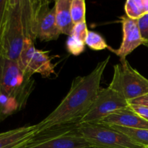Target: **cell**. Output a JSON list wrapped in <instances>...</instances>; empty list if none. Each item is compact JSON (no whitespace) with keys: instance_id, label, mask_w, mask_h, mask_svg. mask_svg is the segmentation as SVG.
I'll use <instances>...</instances> for the list:
<instances>
[{"instance_id":"8","label":"cell","mask_w":148,"mask_h":148,"mask_svg":"<svg viewBox=\"0 0 148 148\" xmlns=\"http://www.w3.org/2000/svg\"><path fill=\"white\" fill-rule=\"evenodd\" d=\"M17 62L22 70L30 76L40 74L43 77H49L55 73L56 65L52 63L49 52L36 49L30 41L24 42Z\"/></svg>"},{"instance_id":"14","label":"cell","mask_w":148,"mask_h":148,"mask_svg":"<svg viewBox=\"0 0 148 148\" xmlns=\"http://www.w3.org/2000/svg\"><path fill=\"white\" fill-rule=\"evenodd\" d=\"M124 10L127 17L138 20L148 14V0H127L124 5Z\"/></svg>"},{"instance_id":"12","label":"cell","mask_w":148,"mask_h":148,"mask_svg":"<svg viewBox=\"0 0 148 148\" xmlns=\"http://www.w3.org/2000/svg\"><path fill=\"white\" fill-rule=\"evenodd\" d=\"M38 132L37 124L26 125L0 133V148H14Z\"/></svg>"},{"instance_id":"7","label":"cell","mask_w":148,"mask_h":148,"mask_svg":"<svg viewBox=\"0 0 148 148\" xmlns=\"http://www.w3.org/2000/svg\"><path fill=\"white\" fill-rule=\"evenodd\" d=\"M129 107V102L120 94L108 87L100 88L89 111L78 124L98 123L111 114Z\"/></svg>"},{"instance_id":"10","label":"cell","mask_w":148,"mask_h":148,"mask_svg":"<svg viewBox=\"0 0 148 148\" xmlns=\"http://www.w3.org/2000/svg\"><path fill=\"white\" fill-rule=\"evenodd\" d=\"M50 1H43L37 27V39L40 41L57 40L62 34L56 25L55 8H50Z\"/></svg>"},{"instance_id":"2","label":"cell","mask_w":148,"mask_h":148,"mask_svg":"<svg viewBox=\"0 0 148 148\" xmlns=\"http://www.w3.org/2000/svg\"><path fill=\"white\" fill-rule=\"evenodd\" d=\"M43 0H7L0 37V51L17 61L25 41L36 43L39 14Z\"/></svg>"},{"instance_id":"13","label":"cell","mask_w":148,"mask_h":148,"mask_svg":"<svg viewBox=\"0 0 148 148\" xmlns=\"http://www.w3.org/2000/svg\"><path fill=\"white\" fill-rule=\"evenodd\" d=\"M72 0L55 1V17L56 22L61 33L69 36L74 27L70 12Z\"/></svg>"},{"instance_id":"17","label":"cell","mask_w":148,"mask_h":148,"mask_svg":"<svg viewBox=\"0 0 148 148\" xmlns=\"http://www.w3.org/2000/svg\"><path fill=\"white\" fill-rule=\"evenodd\" d=\"M70 12L73 24L86 21V4L84 0H72Z\"/></svg>"},{"instance_id":"19","label":"cell","mask_w":148,"mask_h":148,"mask_svg":"<svg viewBox=\"0 0 148 148\" xmlns=\"http://www.w3.org/2000/svg\"><path fill=\"white\" fill-rule=\"evenodd\" d=\"M66 49L68 52L74 56H78L84 51L85 43L83 40L77 38L73 36H68L66 42Z\"/></svg>"},{"instance_id":"24","label":"cell","mask_w":148,"mask_h":148,"mask_svg":"<svg viewBox=\"0 0 148 148\" xmlns=\"http://www.w3.org/2000/svg\"><path fill=\"white\" fill-rule=\"evenodd\" d=\"M129 104H137V105H141L143 106L147 107L148 108V94L145 95L143 96L137 98L132 101H129Z\"/></svg>"},{"instance_id":"21","label":"cell","mask_w":148,"mask_h":148,"mask_svg":"<svg viewBox=\"0 0 148 148\" xmlns=\"http://www.w3.org/2000/svg\"><path fill=\"white\" fill-rule=\"evenodd\" d=\"M140 34L143 40V45L148 48V14L137 20Z\"/></svg>"},{"instance_id":"23","label":"cell","mask_w":148,"mask_h":148,"mask_svg":"<svg viewBox=\"0 0 148 148\" xmlns=\"http://www.w3.org/2000/svg\"><path fill=\"white\" fill-rule=\"evenodd\" d=\"M7 4V0H0V37H1V30H2L4 20H5Z\"/></svg>"},{"instance_id":"11","label":"cell","mask_w":148,"mask_h":148,"mask_svg":"<svg viewBox=\"0 0 148 148\" xmlns=\"http://www.w3.org/2000/svg\"><path fill=\"white\" fill-rule=\"evenodd\" d=\"M98 123L125 128L148 130V121L141 118L130 107L111 114Z\"/></svg>"},{"instance_id":"4","label":"cell","mask_w":148,"mask_h":148,"mask_svg":"<svg viewBox=\"0 0 148 148\" xmlns=\"http://www.w3.org/2000/svg\"><path fill=\"white\" fill-rule=\"evenodd\" d=\"M78 124L52 127L37 133L14 148H90Z\"/></svg>"},{"instance_id":"5","label":"cell","mask_w":148,"mask_h":148,"mask_svg":"<svg viewBox=\"0 0 148 148\" xmlns=\"http://www.w3.org/2000/svg\"><path fill=\"white\" fill-rule=\"evenodd\" d=\"M108 87L129 102L148 94V79L126 60L114 65L112 79Z\"/></svg>"},{"instance_id":"16","label":"cell","mask_w":148,"mask_h":148,"mask_svg":"<svg viewBox=\"0 0 148 148\" xmlns=\"http://www.w3.org/2000/svg\"><path fill=\"white\" fill-rule=\"evenodd\" d=\"M20 110V105L14 98L0 94V122Z\"/></svg>"},{"instance_id":"25","label":"cell","mask_w":148,"mask_h":148,"mask_svg":"<svg viewBox=\"0 0 148 148\" xmlns=\"http://www.w3.org/2000/svg\"><path fill=\"white\" fill-rule=\"evenodd\" d=\"M90 148H96V147H90Z\"/></svg>"},{"instance_id":"26","label":"cell","mask_w":148,"mask_h":148,"mask_svg":"<svg viewBox=\"0 0 148 148\" xmlns=\"http://www.w3.org/2000/svg\"><path fill=\"white\" fill-rule=\"evenodd\" d=\"M143 148H148V147H143Z\"/></svg>"},{"instance_id":"3","label":"cell","mask_w":148,"mask_h":148,"mask_svg":"<svg viewBox=\"0 0 148 148\" xmlns=\"http://www.w3.org/2000/svg\"><path fill=\"white\" fill-rule=\"evenodd\" d=\"M34 88L32 76L22 70L17 61L9 59L0 51V94L14 98L22 110Z\"/></svg>"},{"instance_id":"22","label":"cell","mask_w":148,"mask_h":148,"mask_svg":"<svg viewBox=\"0 0 148 148\" xmlns=\"http://www.w3.org/2000/svg\"><path fill=\"white\" fill-rule=\"evenodd\" d=\"M129 107L134 112L138 114L141 118L148 121V108L147 107L141 105H137V104H129Z\"/></svg>"},{"instance_id":"15","label":"cell","mask_w":148,"mask_h":148,"mask_svg":"<svg viewBox=\"0 0 148 148\" xmlns=\"http://www.w3.org/2000/svg\"><path fill=\"white\" fill-rule=\"evenodd\" d=\"M111 127L127 135L137 145L143 148L148 147V130L125 128V127H116V126H111Z\"/></svg>"},{"instance_id":"20","label":"cell","mask_w":148,"mask_h":148,"mask_svg":"<svg viewBox=\"0 0 148 148\" xmlns=\"http://www.w3.org/2000/svg\"><path fill=\"white\" fill-rule=\"evenodd\" d=\"M88 32H89V30L88 29L86 21L82 22V23L74 25L70 36H73L85 41L87 36H88Z\"/></svg>"},{"instance_id":"1","label":"cell","mask_w":148,"mask_h":148,"mask_svg":"<svg viewBox=\"0 0 148 148\" xmlns=\"http://www.w3.org/2000/svg\"><path fill=\"white\" fill-rule=\"evenodd\" d=\"M109 61L108 56L98 63L88 75L78 76L73 79L69 92L60 103L37 124L38 132L52 127L79 123L89 111L98 95L104 71Z\"/></svg>"},{"instance_id":"9","label":"cell","mask_w":148,"mask_h":148,"mask_svg":"<svg viewBox=\"0 0 148 148\" xmlns=\"http://www.w3.org/2000/svg\"><path fill=\"white\" fill-rule=\"evenodd\" d=\"M120 23L122 25L123 39L119 48L114 49L108 47L111 52L120 58V62L127 60V56L132 53L137 48L143 45V40L140 34L137 20H132L127 15L119 17Z\"/></svg>"},{"instance_id":"18","label":"cell","mask_w":148,"mask_h":148,"mask_svg":"<svg viewBox=\"0 0 148 148\" xmlns=\"http://www.w3.org/2000/svg\"><path fill=\"white\" fill-rule=\"evenodd\" d=\"M85 45L95 51H101L103 49H108L109 46L107 44L105 39L99 33L94 31L88 32V36L85 40Z\"/></svg>"},{"instance_id":"6","label":"cell","mask_w":148,"mask_h":148,"mask_svg":"<svg viewBox=\"0 0 148 148\" xmlns=\"http://www.w3.org/2000/svg\"><path fill=\"white\" fill-rule=\"evenodd\" d=\"M84 140L91 147L143 148L114 127L101 123L78 124Z\"/></svg>"}]
</instances>
